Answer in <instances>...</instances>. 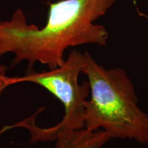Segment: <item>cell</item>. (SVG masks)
<instances>
[{
  "label": "cell",
  "mask_w": 148,
  "mask_h": 148,
  "mask_svg": "<svg viewBox=\"0 0 148 148\" xmlns=\"http://www.w3.org/2000/svg\"><path fill=\"white\" fill-rule=\"evenodd\" d=\"M116 0H60L49 5L45 26L28 25L23 11H14L10 21H0V58L14 54L10 69L22 61L27 70L36 62L54 69L64 62L69 47L91 44L105 46L108 32L94 21L104 15Z\"/></svg>",
  "instance_id": "cell-1"
},
{
  "label": "cell",
  "mask_w": 148,
  "mask_h": 148,
  "mask_svg": "<svg viewBox=\"0 0 148 148\" xmlns=\"http://www.w3.org/2000/svg\"><path fill=\"white\" fill-rule=\"evenodd\" d=\"M82 73L86 75L90 99L84 104V127L103 130L113 138L148 144V114L138 106L134 85L120 67L106 69L85 51Z\"/></svg>",
  "instance_id": "cell-2"
},
{
  "label": "cell",
  "mask_w": 148,
  "mask_h": 148,
  "mask_svg": "<svg viewBox=\"0 0 148 148\" xmlns=\"http://www.w3.org/2000/svg\"><path fill=\"white\" fill-rule=\"evenodd\" d=\"M84 64V53L73 49L62 65L47 71L26 69L22 76L8 77L3 73L4 68L2 70L0 68V93L10 85L22 82L34 83L41 86L60 101L64 111L60 121L52 127H40L36 124V115L42 112V107L23 121L5 125V130L15 127L26 128L30 135L28 144H34L53 141L62 133L84 127V104L90 89L88 82L81 84L78 81Z\"/></svg>",
  "instance_id": "cell-3"
},
{
  "label": "cell",
  "mask_w": 148,
  "mask_h": 148,
  "mask_svg": "<svg viewBox=\"0 0 148 148\" xmlns=\"http://www.w3.org/2000/svg\"><path fill=\"white\" fill-rule=\"evenodd\" d=\"M112 139L103 130H90L85 127L72 130L59 135L55 148H101Z\"/></svg>",
  "instance_id": "cell-4"
}]
</instances>
